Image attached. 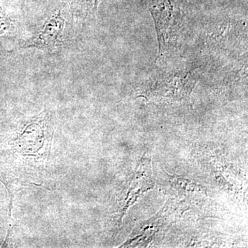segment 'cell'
<instances>
[{
	"label": "cell",
	"instance_id": "6da1fadb",
	"mask_svg": "<svg viewBox=\"0 0 248 248\" xmlns=\"http://www.w3.org/2000/svg\"><path fill=\"white\" fill-rule=\"evenodd\" d=\"M67 27L66 15L61 9L55 10L46 19L38 32L19 45V48H36L45 51L58 50L63 45Z\"/></svg>",
	"mask_w": 248,
	"mask_h": 248
},
{
	"label": "cell",
	"instance_id": "7a4b0ae2",
	"mask_svg": "<svg viewBox=\"0 0 248 248\" xmlns=\"http://www.w3.org/2000/svg\"><path fill=\"white\" fill-rule=\"evenodd\" d=\"M45 130L39 122H32L27 125L22 135L16 141V147L24 153L38 151L43 145Z\"/></svg>",
	"mask_w": 248,
	"mask_h": 248
},
{
	"label": "cell",
	"instance_id": "3957f363",
	"mask_svg": "<svg viewBox=\"0 0 248 248\" xmlns=\"http://www.w3.org/2000/svg\"><path fill=\"white\" fill-rule=\"evenodd\" d=\"M150 9L156 22L159 45L164 40L167 29L171 27L172 21V6L170 0H151Z\"/></svg>",
	"mask_w": 248,
	"mask_h": 248
},
{
	"label": "cell",
	"instance_id": "277c9868",
	"mask_svg": "<svg viewBox=\"0 0 248 248\" xmlns=\"http://www.w3.org/2000/svg\"><path fill=\"white\" fill-rule=\"evenodd\" d=\"M15 22L0 4V39L8 38L14 33Z\"/></svg>",
	"mask_w": 248,
	"mask_h": 248
},
{
	"label": "cell",
	"instance_id": "5b68a950",
	"mask_svg": "<svg viewBox=\"0 0 248 248\" xmlns=\"http://www.w3.org/2000/svg\"><path fill=\"white\" fill-rule=\"evenodd\" d=\"M99 0H91V4H92L93 6V11H96L97 8L98 2H99Z\"/></svg>",
	"mask_w": 248,
	"mask_h": 248
}]
</instances>
